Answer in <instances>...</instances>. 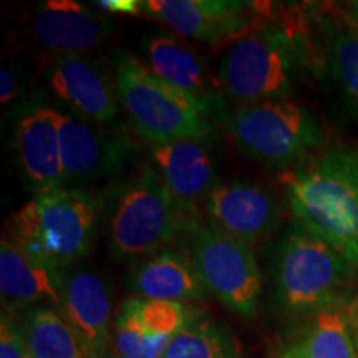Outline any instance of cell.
<instances>
[{"label":"cell","mask_w":358,"mask_h":358,"mask_svg":"<svg viewBox=\"0 0 358 358\" xmlns=\"http://www.w3.org/2000/svg\"><path fill=\"white\" fill-rule=\"evenodd\" d=\"M282 181L299 227L358 268V148L334 146L303 158Z\"/></svg>","instance_id":"cell-1"},{"label":"cell","mask_w":358,"mask_h":358,"mask_svg":"<svg viewBox=\"0 0 358 358\" xmlns=\"http://www.w3.org/2000/svg\"><path fill=\"white\" fill-rule=\"evenodd\" d=\"M115 82L133 127L150 145L209 138L226 108L164 82L128 52L115 53Z\"/></svg>","instance_id":"cell-2"},{"label":"cell","mask_w":358,"mask_h":358,"mask_svg":"<svg viewBox=\"0 0 358 358\" xmlns=\"http://www.w3.org/2000/svg\"><path fill=\"white\" fill-rule=\"evenodd\" d=\"M100 203L92 191L57 187L34 194L8 221V239L40 262L69 271L88 256Z\"/></svg>","instance_id":"cell-3"},{"label":"cell","mask_w":358,"mask_h":358,"mask_svg":"<svg viewBox=\"0 0 358 358\" xmlns=\"http://www.w3.org/2000/svg\"><path fill=\"white\" fill-rule=\"evenodd\" d=\"M357 275L353 264L302 227L290 231L277 250V297L290 313L319 315L347 308Z\"/></svg>","instance_id":"cell-4"},{"label":"cell","mask_w":358,"mask_h":358,"mask_svg":"<svg viewBox=\"0 0 358 358\" xmlns=\"http://www.w3.org/2000/svg\"><path fill=\"white\" fill-rule=\"evenodd\" d=\"M302 37L280 25H262L232 43L219 64L222 93L239 105L289 100L299 73Z\"/></svg>","instance_id":"cell-5"},{"label":"cell","mask_w":358,"mask_h":358,"mask_svg":"<svg viewBox=\"0 0 358 358\" xmlns=\"http://www.w3.org/2000/svg\"><path fill=\"white\" fill-rule=\"evenodd\" d=\"M191 217L155 169H141L115 201L108 222L110 256L116 262L153 256L186 232Z\"/></svg>","instance_id":"cell-6"},{"label":"cell","mask_w":358,"mask_h":358,"mask_svg":"<svg viewBox=\"0 0 358 358\" xmlns=\"http://www.w3.org/2000/svg\"><path fill=\"white\" fill-rule=\"evenodd\" d=\"M222 127L241 153L268 168L297 164L324 138L317 116L292 100L239 105Z\"/></svg>","instance_id":"cell-7"},{"label":"cell","mask_w":358,"mask_h":358,"mask_svg":"<svg viewBox=\"0 0 358 358\" xmlns=\"http://www.w3.org/2000/svg\"><path fill=\"white\" fill-rule=\"evenodd\" d=\"M187 256L209 290L224 307L244 319H254L262 294V274L250 245L191 217Z\"/></svg>","instance_id":"cell-8"},{"label":"cell","mask_w":358,"mask_h":358,"mask_svg":"<svg viewBox=\"0 0 358 358\" xmlns=\"http://www.w3.org/2000/svg\"><path fill=\"white\" fill-rule=\"evenodd\" d=\"M262 7L257 2L236 0H146L143 12L163 22L173 32L196 42L232 45L266 25Z\"/></svg>","instance_id":"cell-9"},{"label":"cell","mask_w":358,"mask_h":358,"mask_svg":"<svg viewBox=\"0 0 358 358\" xmlns=\"http://www.w3.org/2000/svg\"><path fill=\"white\" fill-rule=\"evenodd\" d=\"M187 303L129 297L113 322L111 358H163L171 340L198 313Z\"/></svg>","instance_id":"cell-10"},{"label":"cell","mask_w":358,"mask_h":358,"mask_svg":"<svg viewBox=\"0 0 358 358\" xmlns=\"http://www.w3.org/2000/svg\"><path fill=\"white\" fill-rule=\"evenodd\" d=\"M64 187L85 189L113 178L127 163L129 145L75 115L60 113Z\"/></svg>","instance_id":"cell-11"},{"label":"cell","mask_w":358,"mask_h":358,"mask_svg":"<svg viewBox=\"0 0 358 358\" xmlns=\"http://www.w3.org/2000/svg\"><path fill=\"white\" fill-rule=\"evenodd\" d=\"M116 24L98 8L75 0L40 2L30 17V34L40 47L57 57L90 55L113 37Z\"/></svg>","instance_id":"cell-12"},{"label":"cell","mask_w":358,"mask_h":358,"mask_svg":"<svg viewBox=\"0 0 358 358\" xmlns=\"http://www.w3.org/2000/svg\"><path fill=\"white\" fill-rule=\"evenodd\" d=\"M47 85L75 116L90 123H111L122 110L115 77L92 55L57 57L48 65Z\"/></svg>","instance_id":"cell-13"},{"label":"cell","mask_w":358,"mask_h":358,"mask_svg":"<svg viewBox=\"0 0 358 358\" xmlns=\"http://www.w3.org/2000/svg\"><path fill=\"white\" fill-rule=\"evenodd\" d=\"M204 206L213 227L250 248L267 239L282 221L279 199L250 181L219 182Z\"/></svg>","instance_id":"cell-14"},{"label":"cell","mask_w":358,"mask_h":358,"mask_svg":"<svg viewBox=\"0 0 358 358\" xmlns=\"http://www.w3.org/2000/svg\"><path fill=\"white\" fill-rule=\"evenodd\" d=\"M87 347L90 358H111V287L95 268L65 271L58 308Z\"/></svg>","instance_id":"cell-15"},{"label":"cell","mask_w":358,"mask_h":358,"mask_svg":"<svg viewBox=\"0 0 358 358\" xmlns=\"http://www.w3.org/2000/svg\"><path fill=\"white\" fill-rule=\"evenodd\" d=\"M13 145L20 171L35 194L64 187L60 111L45 105L27 106L17 120Z\"/></svg>","instance_id":"cell-16"},{"label":"cell","mask_w":358,"mask_h":358,"mask_svg":"<svg viewBox=\"0 0 358 358\" xmlns=\"http://www.w3.org/2000/svg\"><path fill=\"white\" fill-rule=\"evenodd\" d=\"M155 171L187 213L206 203L219 185L217 164L209 138H187L150 145Z\"/></svg>","instance_id":"cell-17"},{"label":"cell","mask_w":358,"mask_h":358,"mask_svg":"<svg viewBox=\"0 0 358 358\" xmlns=\"http://www.w3.org/2000/svg\"><path fill=\"white\" fill-rule=\"evenodd\" d=\"M65 271L40 262L8 237L0 243V294L7 310L37 306L60 308Z\"/></svg>","instance_id":"cell-18"},{"label":"cell","mask_w":358,"mask_h":358,"mask_svg":"<svg viewBox=\"0 0 358 358\" xmlns=\"http://www.w3.org/2000/svg\"><path fill=\"white\" fill-rule=\"evenodd\" d=\"M145 65L174 87L226 108L219 80L198 52L168 32H153L143 42Z\"/></svg>","instance_id":"cell-19"},{"label":"cell","mask_w":358,"mask_h":358,"mask_svg":"<svg viewBox=\"0 0 358 358\" xmlns=\"http://www.w3.org/2000/svg\"><path fill=\"white\" fill-rule=\"evenodd\" d=\"M128 289L136 297L168 302H201L211 297L189 256L164 248L131 268Z\"/></svg>","instance_id":"cell-20"},{"label":"cell","mask_w":358,"mask_h":358,"mask_svg":"<svg viewBox=\"0 0 358 358\" xmlns=\"http://www.w3.org/2000/svg\"><path fill=\"white\" fill-rule=\"evenodd\" d=\"M327 42V64L340 98L358 127V24L342 12L338 3L315 7Z\"/></svg>","instance_id":"cell-21"},{"label":"cell","mask_w":358,"mask_h":358,"mask_svg":"<svg viewBox=\"0 0 358 358\" xmlns=\"http://www.w3.org/2000/svg\"><path fill=\"white\" fill-rule=\"evenodd\" d=\"M19 322L32 358H90L80 335L58 308H27Z\"/></svg>","instance_id":"cell-22"},{"label":"cell","mask_w":358,"mask_h":358,"mask_svg":"<svg viewBox=\"0 0 358 358\" xmlns=\"http://www.w3.org/2000/svg\"><path fill=\"white\" fill-rule=\"evenodd\" d=\"M279 358H358L347 308L327 310L313 317L303 337Z\"/></svg>","instance_id":"cell-23"},{"label":"cell","mask_w":358,"mask_h":358,"mask_svg":"<svg viewBox=\"0 0 358 358\" xmlns=\"http://www.w3.org/2000/svg\"><path fill=\"white\" fill-rule=\"evenodd\" d=\"M163 358H243L234 334L198 310L171 340Z\"/></svg>","instance_id":"cell-24"},{"label":"cell","mask_w":358,"mask_h":358,"mask_svg":"<svg viewBox=\"0 0 358 358\" xmlns=\"http://www.w3.org/2000/svg\"><path fill=\"white\" fill-rule=\"evenodd\" d=\"M0 358H32L20 322L8 312H3L0 320Z\"/></svg>","instance_id":"cell-25"},{"label":"cell","mask_w":358,"mask_h":358,"mask_svg":"<svg viewBox=\"0 0 358 358\" xmlns=\"http://www.w3.org/2000/svg\"><path fill=\"white\" fill-rule=\"evenodd\" d=\"M24 80H22L20 69L10 64H6L0 71V103L10 105L24 95Z\"/></svg>","instance_id":"cell-26"},{"label":"cell","mask_w":358,"mask_h":358,"mask_svg":"<svg viewBox=\"0 0 358 358\" xmlns=\"http://www.w3.org/2000/svg\"><path fill=\"white\" fill-rule=\"evenodd\" d=\"M100 12L118 13V15H134L143 10V2L140 0H100L93 2Z\"/></svg>","instance_id":"cell-27"},{"label":"cell","mask_w":358,"mask_h":358,"mask_svg":"<svg viewBox=\"0 0 358 358\" xmlns=\"http://www.w3.org/2000/svg\"><path fill=\"white\" fill-rule=\"evenodd\" d=\"M347 315H348V320H350L353 335H355V340L358 343V294L353 297L350 306L347 307Z\"/></svg>","instance_id":"cell-28"},{"label":"cell","mask_w":358,"mask_h":358,"mask_svg":"<svg viewBox=\"0 0 358 358\" xmlns=\"http://www.w3.org/2000/svg\"><path fill=\"white\" fill-rule=\"evenodd\" d=\"M338 7L342 8V12L345 15L358 24V0H348V2H338Z\"/></svg>","instance_id":"cell-29"},{"label":"cell","mask_w":358,"mask_h":358,"mask_svg":"<svg viewBox=\"0 0 358 358\" xmlns=\"http://www.w3.org/2000/svg\"><path fill=\"white\" fill-rule=\"evenodd\" d=\"M357 345H358V343H357Z\"/></svg>","instance_id":"cell-30"}]
</instances>
